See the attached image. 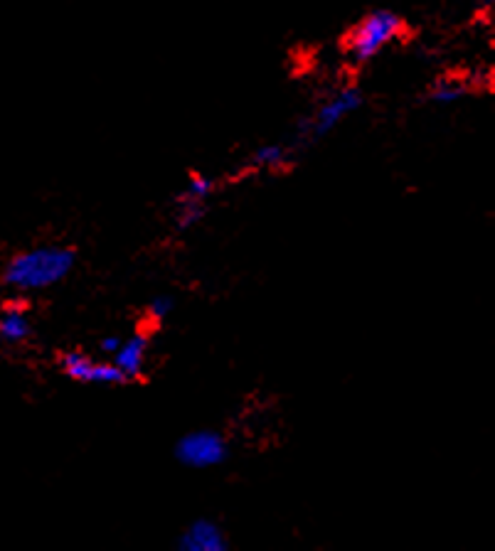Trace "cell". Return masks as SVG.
Masks as SVG:
<instances>
[{
  "label": "cell",
  "instance_id": "9c48e42d",
  "mask_svg": "<svg viewBox=\"0 0 495 551\" xmlns=\"http://www.w3.org/2000/svg\"><path fill=\"white\" fill-rule=\"evenodd\" d=\"M296 160V148L291 143H262L259 148H254L252 155L247 158V173H284L294 165Z\"/></svg>",
  "mask_w": 495,
  "mask_h": 551
},
{
  "label": "cell",
  "instance_id": "3957f363",
  "mask_svg": "<svg viewBox=\"0 0 495 551\" xmlns=\"http://www.w3.org/2000/svg\"><path fill=\"white\" fill-rule=\"evenodd\" d=\"M365 104V94L360 92L358 84H343V87L333 89L326 99L318 101L313 106V111L308 116H303L296 126V136L291 146L296 151L301 148L313 146V143L323 141L330 136L335 128H340V123L350 119L353 114H358Z\"/></svg>",
  "mask_w": 495,
  "mask_h": 551
},
{
  "label": "cell",
  "instance_id": "6da1fadb",
  "mask_svg": "<svg viewBox=\"0 0 495 551\" xmlns=\"http://www.w3.org/2000/svg\"><path fill=\"white\" fill-rule=\"evenodd\" d=\"M77 266V251L65 244H42L20 251L5 264L3 283L13 293H42L65 283Z\"/></svg>",
  "mask_w": 495,
  "mask_h": 551
},
{
  "label": "cell",
  "instance_id": "ba28073f",
  "mask_svg": "<svg viewBox=\"0 0 495 551\" xmlns=\"http://www.w3.org/2000/svg\"><path fill=\"white\" fill-rule=\"evenodd\" d=\"M178 551H227L230 549V534L220 522L210 517H198L178 534L175 542Z\"/></svg>",
  "mask_w": 495,
  "mask_h": 551
},
{
  "label": "cell",
  "instance_id": "277c9868",
  "mask_svg": "<svg viewBox=\"0 0 495 551\" xmlns=\"http://www.w3.org/2000/svg\"><path fill=\"white\" fill-rule=\"evenodd\" d=\"M173 456L188 470H215L222 468L232 456L230 441L217 429H195L183 433L175 441Z\"/></svg>",
  "mask_w": 495,
  "mask_h": 551
},
{
  "label": "cell",
  "instance_id": "8992f818",
  "mask_svg": "<svg viewBox=\"0 0 495 551\" xmlns=\"http://www.w3.org/2000/svg\"><path fill=\"white\" fill-rule=\"evenodd\" d=\"M217 192V180L210 175H190L185 180L183 190L175 195L173 202V227L178 234L190 232L195 229L202 219L207 217L210 210V202Z\"/></svg>",
  "mask_w": 495,
  "mask_h": 551
},
{
  "label": "cell",
  "instance_id": "7c38bea8",
  "mask_svg": "<svg viewBox=\"0 0 495 551\" xmlns=\"http://www.w3.org/2000/svg\"><path fill=\"white\" fill-rule=\"evenodd\" d=\"M175 310V298L168 296V293H161V296H153L151 301H148L146 306V323L151 325V328H158V325L165 323V320L173 315Z\"/></svg>",
  "mask_w": 495,
  "mask_h": 551
},
{
  "label": "cell",
  "instance_id": "52a82bcc",
  "mask_svg": "<svg viewBox=\"0 0 495 551\" xmlns=\"http://www.w3.org/2000/svg\"><path fill=\"white\" fill-rule=\"evenodd\" d=\"M151 350H153V328H138L126 337V340L119 342L114 355L109 357L116 367L121 369V374L126 377V382L133 384L138 379H143L146 374L148 360H151Z\"/></svg>",
  "mask_w": 495,
  "mask_h": 551
},
{
  "label": "cell",
  "instance_id": "7a4b0ae2",
  "mask_svg": "<svg viewBox=\"0 0 495 551\" xmlns=\"http://www.w3.org/2000/svg\"><path fill=\"white\" fill-rule=\"evenodd\" d=\"M404 35H407V23H404L402 15L390 8L370 10L345 32V60L353 67H363V64L375 60L380 52H385L387 47L395 45L397 40H402Z\"/></svg>",
  "mask_w": 495,
  "mask_h": 551
},
{
  "label": "cell",
  "instance_id": "4fadbf2b",
  "mask_svg": "<svg viewBox=\"0 0 495 551\" xmlns=\"http://www.w3.org/2000/svg\"><path fill=\"white\" fill-rule=\"evenodd\" d=\"M121 337L119 335H106L99 340V355L104 357H111L116 352V347H119Z\"/></svg>",
  "mask_w": 495,
  "mask_h": 551
},
{
  "label": "cell",
  "instance_id": "30bf717a",
  "mask_svg": "<svg viewBox=\"0 0 495 551\" xmlns=\"http://www.w3.org/2000/svg\"><path fill=\"white\" fill-rule=\"evenodd\" d=\"M33 335V318L30 308L23 301H10L0 308V340L10 345L30 340Z\"/></svg>",
  "mask_w": 495,
  "mask_h": 551
},
{
  "label": "cell",
  "instance_id": "8fae6325",
  "mask_svg": "<svg viewBox=\"0 0 495 551\" xmlns=\"http://www.w3.org/2000/svg\"><path fill=\"white\" fill-rule=\"evenodd\" d=\"M468 96V84L461 77H439L434 84L427 89L424 99L434 106H451L459 104L461 99Z\"/></svg>",
  "mask_w": 495,
  "mask_h": 551
},
{
  "label": "cell",
  "instance_id": "5b68a950",
  "mask_svg": "<svg viewBox=\"0 0 495 551\" xmlns=\"http://www.w3.org/2000/svg\"><path fill=\"white\" fill-rule=\"evenodd\" d=\"M62 377L84 387H124L126 377L111 360H97L84 350H67L57 357Z\"/></svg>",
  "mask_w": 495,
  "mask_h": 551
}]
</instances>
